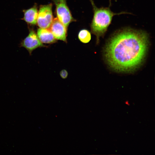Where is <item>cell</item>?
I'll return each instance as SVG.
<instances>
[{"mask_svg":"<svg viewBox=\"0 0 155 155\" xmlns=\"http://www.w3.org/2000/svg\"><path fill=\"white\" fill-rule=\"evenodd\" d=\"M146 32L127 28L114 33L104 49L105 60L109 67L121 73L134 71L143 63L149 46Z\"/></svg>","mask_w":155,"mask_h":155,"instance_id":"obj_1","label":"cell"},{"mask_svg":"<svg viewBox=\"0 0 155 155\" xmlns=\"http://www.w3.org/2000/svg\"><path fill=\"white\" fill-rule=\"evenodd\" d=\"M94 11L93 17L91 24L92 33L96 38V43L99 42L100 38L104 36L108 27L111 24L113 16L116 15L127 13L122 12L118 13L112 12L108 7L98 8L96 7L92 0H90Z\"/></svg>","mask_w":155,"mask_h":155,"instance_id":"obj_2","label":"cell"},{"mask_svg":"<svg viewBox=\"0 0 155 155\" xmlns=\"http://www.w3.org/2000/svg\"><path fill=\"white\" fill-rule=\"evenodd\" d=\"M56 6L57 18L67 30L69 24L75 21L67 6L66 0H51Z\"/></svg>","mask_w":155,"mask_h":155,"instance_id":"obj_3","label":"cell"},{"mask_svg":"<svg viewBox=\"0 0 155 155\" xmlns=\"http://www.w3.org/2000/svg\"><path fill=\"white\" fill-rule=\"evenodd\" d=\"M52 7L51 3L40 6L37 22L40 28H49L50 27L53 19Z\"/></svg>","mask_w":155,"mask_h":155,"instance_id":"obj_4","label":"cell"},{"mask_svg":"<svg viewBox=\"0 0 155 155\" xmlns=\"http://www.w3.org/2000/svg\"><path fill=\"white\" fill-rule=\"evenodd\" d=\"M20 46L25 49L30 55H31L33 51L38 48L47 47L41 42L33 30H30L28 36L22 41Z\"/></svg>","mask_w":155,"mask_h":155,"instance_id":"obj_5","label":"cell"},{"mask_svg":"<svg viewBox=\"0 0 155 155\" xmlns=\"http://www.w3.org/2000/svg\"><path fill=\"white\" fill-rule=\"evenodd\" d=\"M49 29L57 40H62L66 43L67 42V30L57 18L53 19Z\"/></svg>","mask_w":155,"mask_h":155,"instance_id":"obj_6","label":"cell"},{"mask_svg":"<svg viewBox=\"0 0 155 155\" xmlns=\"http://www.w3.org/2000/svg\"><path fill=\"white\" fill-rule=\"evenodd\" d=\"M37 36L43 44H52L56 42L57 40L49 28H40L37 30Z\"/></svg>","mask_w":155,"mask_h":155,"instance_id":"obj_7","label":"cell"},{"mask_svg":"<svg viewBox=\"0 0 155 155\" xmlns=\"http://www.w3.org/2000/svg\"><path fill=\"white\" fill-rule=\"evenodd\" d=\"M38 13L36 6L27 9L24 12V20L29 24H36L37 22Z\"/></svg>","mask_w":155,"mask_h":155,"instance_id":"obj_8","label":"cell"},{"mask_svg":"<svg viewBox=\"0 0 155 155\" xmlns=\"http://www.w3.org/2000/svg\"><path fill=\"white\" fill-rule=\"evenodd\" d=\"M78 38L82 42L84 43H88L91 39V33L87 30H82L78 33Z\"/></svg>","mask_w":155,"mask_h":155,"instance_id":"obj_9","label":"cell"},{"mask_svg":"<svg viewBox=\"0 0 155 155\" xmlns=\"http://www.w3.org/2000/svg\"><path fill=\"white\" fill-rule=\"evenodd\" d=\"M59 74L62 79H65L67 77L68 73L66 70L63 69L60 71Z\"/></svg>","mask_w":155,"mask_h":155,"instance_id":"obj_10","label":"cell"},{"mask_svg":"<svg viewBox=\"0 0 155 155\" xmlns=\"http://www.w3.org/2000/svg\"><path fill=\"white\" fill-rule=\"evenodd\" d=\"M125 104L128 106H129L130 105L128 101H125Z\"/></svg>","mask_w":155,"mask_h":155,"instance_id":"obj_11","label":"cell"}]
</instances>
